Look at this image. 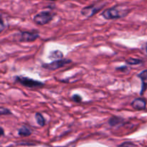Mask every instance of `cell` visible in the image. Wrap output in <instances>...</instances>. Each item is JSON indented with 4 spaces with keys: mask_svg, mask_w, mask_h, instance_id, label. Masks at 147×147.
<instances>
[{
    "mask_svg": "<svg viewBox=\"0 0 147 147\" xmlns=\"http://www.w3.org/2000/svg\"><path fill=\"white\" fill-rule=\"evenodd\" d=\"M129 13V10L126 8H122L121 6L108 8L103 10L101 13V16L107 20H116L124 17Z\"/></svg>",
    "mask_w": 147,
    "mask_h": 147,
    "instance_id": "1",
    "label": "cell"
},
{
    "mask_svg": "<svg viewBox=\"0 0 147 147\" xmlns=\"http://www.w3.org/2000/svg\"><path fill=\"white\" fill-rule=\"evenodd\" d=\"M14 80L17 83H20L22 86H24L27 88H40L43 87L45 86V83L39 80H34L30 78L25 77L23 76H18L14 77Z\"/></svg>",
    "mask_w": 147,
    "mask_h": 147,
    "instance_id": "2",
    "label": "cell"
},
{
    "mask_svg": "<svg viewBox=\"0 0 147 147\" xmlns=\"http://www.w3.org/2000/svg\"><path fill=\"white\" fill-rule=\"evenodd\" d=\"M55 13L50 11H42L33 17V22L38 25H45L53 20Z\"/></svg>",
    "mask_w": 147,
    "mask_h": 147,
    "instance_id": "3",
    "label": "cell"
},
{
    "mask_svg": "<svg viewBox=\"0 0 147 147\" xmlns=\"http://www.w3.org/2000/svg\"><path fill=\"white\" fill-rule=\"evenodd\" d=\"M104 6L105 3L103 2H98L94 4H91V5H89L82 9L80 13L84 17L90 18L97 14L99 11H100L104 7Z\"/></svg>",
    "mask_w": 147,
    "mask_h": 147,
    "instance_id": "4",
    "label": "cell"
},
{
    "mask_svg": "<svg viewBox=\"0 0 147 147\" xmlns=\"http://www.w3.org/2000/svg\"><path fill=\"white\" fill-rule=\"evenodd\" d=\"M40 37V34L37 31H20L17 34V41L21 42L35 41Z\"/></svg>",
    "mask_w": 147,
    "mask_h": 147,
    "instance_id": "5",
    "label": "cell"
},
{
    "mask_svg": "<svg viewBox=\"0 0 147 147\" xmlns=\"http://www.w3.org/2000/svg\"><path fill=\"white\" fill-rule=\"evenodd\" d=\"M70 63H72L71 60L62 59V60H55V61H53L50 63H44V64L42 65V67L48 70H56L57 69L64 67L66 65L70 64Z\"/></svg>",
    "mask_w": 147,
    "mask_h": 147,
    "instance_id": "6",
    "label": "cell"
},
{
    "mask_svg": "<svg viewBox=\"0 0 147 147\" xmlns=\"http://www.w3.org/2000/svg\"><path fill=\"white\" fill-rule=\"evenodd\" d=\"M131 106L135 110L143 111L146 109V101L142 98H137L131 102Z\"/></svg>",
    "mask_w": 147,
    "mask_h": 147,
    "instance_id": "7",
    "label": "cell"
},
{
    "mask_svg": "<svg viewBox=\"0 0 147 147\" xmlns=\"http://www.w3.org/2000/svg\"><path fill=\"white\" fill-rule=\"evenodd\" d=\"M137 77L142 80V89L140 91L141 96H143L147 88V70H144L137 75Z\"/></svg>",
    "mask_w": 147,
    "mask_h": 147,
    "instance_id": "8",
    "label": "cell"
},
{
    "mask_svg": "<svg viewBox=\"0 0 147 147\" xmlns=\"http://www.w3.org/2000/svg\"><path fill=\"white\" fill-rule=\"evenodd\" d=\"M109 124L110 125L111 127H116V126H123L126 123L125 122V119H123L122 117H119V116H113L109 119V121H108Z\"/></svg>",
    "mask_w": 147,
    "mask_h": 147,
    "instance_id": "9",
    "label": "cell"
},
{
    "mask_svg": "<svg viewBox=\"0 0 147 147\" xmlns=\"http://www.w3.org/2000/svg\"><path fill=\"white\" fill-rule=\"evenodd\" d=\"M17 132H18L19 136L21 137H27V136H31L32 133L31 129L26 125L22 126L20 129H18Z\"/></svg>",
    "mask_w": 147,
    "mask_h": 147,
    "instance_id": "10",
    "label": "cell"
},
{
    "mask_svg": "<svg viewBox=\"0 0 147 147\" xmlns=\"http://www.w3.org/2000/svg\"><path fill=\"white\" fill-rule=\"evenodd\" d=\"M63 56H64V55L60 50H54V51H52L49 55L48 57L49 59H51V60H53L55 61V60H62Z\"/></svg>",
    "mask_w": 147,
    "mask_h": 147,
    "instance_id": "11",
    "label": "cell"
},
{
    "mask_svg": "<svg viewBox=\"0 0 147 147\" xmlns=\"http://www.w3.org/2000/svg\"><path fill=\"white\" fill-rule=\"evenodd\" d=\"M34 119H35L37 123L40 126L43 127V126H45V118L43 117L41 113H36L34 115Z\"/></svg>",
    "mask_w": 147,
    "mask_h": 147,
    "instance_id": "12",
    "label": "cell"
},
{
    "mask_svg": "<svg viewBox=\"0 0 147 147\" xmlns=\"http://www.w3.org/2000/svg\"><path fill=\"white\" fill-rule=\"evenodd\" d=\"M125 62L126 64L130 65H141L143 63V60L141 59L134 58V57H129L126 59Z\"/></svg>",
    "mask_w": 147,
    "mask_h": 147,
    "instance_id": "13",
    "label": "cell"
},
{
    "mask_svg": "<svg viewBox=\"0 0 147 147\" xmlns=\"http://www.w3.org/2000/svg\"><path fill=\"white\" fill-rule=\"evenodd\" d=\"M116 71L118 72H121V73H126V74H128L129 72L131 71V68L128 66L126 65H123V66H120V67H117L116 68Z\"/></svg>",
    "mask_w": 147,
    "mask_h": 147,
    "instance_id": "14",
    "label": "cell"
},
{
    "mask_svg": "<svg viewBox=\"0 0 147 147\" xmlns=\"http://www.w3.org/2000/svg\"><path fill=\"white\" fill-rule=\"evenodd\" d=\"M0 115L1 116H4V115H12L11 111L9 109H7V108L1 107L0 109Z\"/></svg>",
    "mask_w": 147,
    "mask_h": 147,
    "instance_id": "15",
    "label": "cell"
},
{
    "mask_svg": "<svg viewBox=\"0 0 147 147\" xmlns=\"http://www.w3.org/2000/svg\"><path fill=\"white\" fill-rule=\"evenodd\" d=\"M71 99L73 100V101L76 102V103H80V102L83 101V98H82L81 96L78 94L73 95Z\"/></svg>",
    "mask_w": 147,
    "mask_h": 147,
    "instance_id": "16",
    "label": "cell"
},
{
    "mask_svg": "<svg viewBox=\"0 0 147 147\" xmlns=\"http://www.w3.org/2000/svg\"><path fill=\"white\" fill-rule=\"evenodd\" d=\"M119 147H136V145L131 142H126L122 143Z\"/></svg>",
    "mask_w": 147,
    "mask_h": 147,
    "instance_id": "17",
    "label": "cell"
},
{
    "mask_svg": "<svg viewBox=\"0 0 147 147\" xmlns=\"http://www.w3.org/2000/svg\"><path fill=\"white\" fill-rule=\"evenodd\" d=\"M0 129H1V136H4V128L1 126V128H0Z\"/></svg>",
    "mask_w": 147,
    "mask_h": 147,
    "instance_id": "18",
    "label": "cell"
},
{
    "mask_svg": "<svg viewBox=\"0 0 147 147\" xmlns=\"http://www.w3.org/2000/svg\"><path fill=\"white\" fill-rule=\"evenodd\" d=\"M146 55H147V44H146Z\"/></svg>",
    "mask_w": 147,
    "mask_h": 147,
    "instance_id": "19",
    "label": "cell"
}]
</instances>
